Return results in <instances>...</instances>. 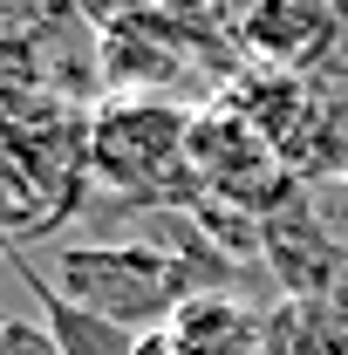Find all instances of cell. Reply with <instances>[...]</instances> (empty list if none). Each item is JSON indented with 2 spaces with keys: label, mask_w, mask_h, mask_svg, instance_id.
Listing matches in <instances>:
<instances>
[{
  "label": "cell",
  "mask_w": 348,
  "mask_h": 355,
  "mask_svg": "<svg viewBox=\"0 0 348 355\" xmlns=\"http://www.w3.org/2000/svg\"><path fill=\"white\" fill-rule=\"evenodd\" d=\"M191 116L198 103H171V96H96V116H89L96 191L123 205H198Z\"/></svg>",
  "instance_id": "cell-1"
},
{
  "label": "cell",
  "mask_w": 348,
  "mask_h": 355,
  "mask_svg": "<svg viewBox=\"0 0 348 355\" xmlns=\"http://www.w3.org/2000/svg\"><path fill=\"white\" fill-rule=\"evenodd\" d=\"M48 287L76 308L103 314L130 335H164L177 308L191 294H205V280L184 260H171L150 239H110V246H62L48 266Z\"/></svg>",
  "instance_id": "cell-2"
},
{
  "label": "cell",
  "mask_w": 348,
  "mask_h": 355,
  "mask_svg": "<svg viewBox=\"0 0 348 355\" xmlns=\"http://www.w3.org/2000/svg\"><path fill=\"white\" fill-rule=\"evenodd\" d=\"M191 184H198V198H212V205H225L253 225H266L280 205H294L307 191L294 178V164L225 96L198 103V116H191Z\"/></svg>",
  "instance_id": "cell-3"
},
{
  "label": "cell",
  "mask_w": 348,
  "mask_h": 355,
  "mask_svg": "<svg viewBox=\"0 0 348 355\" xmlns=\"http://www.w3.org/2000/svg\"><path fill=\"white\" fill-rule=\"evenodd\" d=\"M205 69V28L177 0H143L130 14L103 21V96H171Z\"/></svg>",
  "instance_id": "cell-4"
},
{
  "label": "cell",
  "mask_w": 348,
  "mask_h": 355,
  "mask_svg": "<svg viewBox=\"0 0 348 355\" xmlns=\"http://www.w3.org/2000/svg\"><path fill=\"white\" fill-rule=\"evenodd\" d=\"M232 21V42L260 69L314 76L348 35V0H218Z\"/></svg>",
  "instance_id": "cell-5"
},
{
  "label": "cell",
  "mask_w": 348,
  "mask_h": 355,
  "mask_svg": "<svg viewBox=\"0 0 348 355\" xmlns=\"http://www.w3.org/2000/svg\"><path fill=\"white\" fill-rule=\"evenodd\" d=\"M14 260H21V253H14ZM21 280H28V294H35L42 321L55 328L62 355H143V342H150V335H130V328H116V321H103V314H89V308H76V301H62V294L48 287V273H35L28 260H21Z\"/></svg>",
  "instance_id": "cell-6"
},
{
  "label": "cell",
  "mask_w": 348,
  "mask_h": 355,
  "mask_svg": "<svg viewBox=\"0 0 348 355\" xmlns=\"http://www.w3.org/2000/svg\"><path fill=\"white\" fill-rule=\"evenodd\" d=\"M55 225H62V212L48 205V191L0 150V246L21 253L28 239H42V232H55Z\"/></svg>",
  "instance_id": "cell-7"
},
{
  "label": "cell",
  "mask_w": 348,
  "mask_h": 355,
  "mask_svg": "<svg viewBox=\"0 0 348 355\" xmlns=\"http://www.w3.org/2000/svg\"><path fill=\"white\" fill-rule=\"evenodd\" d=\"M42 89H48V62L35 55V42L21 28L0 21V110H14V103H28Z\"/></svg>",
  "instance_id": "cell-8"
},
{
  "label": "cell",
  "mask_w": 348,
  "mask_h": 355,
  "mask_svg": "<svg viewBox=\"0 0 348 355\" xmlns=\"http://www.w3.org/2000/svg\"><path fill=\"white\" fill-rule=\"evenodd\" d=\"M7 355H62V342H55L48 321H14L7 328Z\"/></svg>",
  "instance_id": "cell-9"
},
{
  "label": "cell",
  "mask_w": 348,
  "mask_h": 355,
  "mask_svg": "<svg viewBox=\"0 0 348 355\" xmlns=\"http://www.w3.org/2000/svg\"><path fill=\"white\" fill-rule=\"evenodd\" d=\"M7 328H14V314H0V355H7Z\"/></svg>",
  "instance_id": "cell-10"
}]
</instances>
